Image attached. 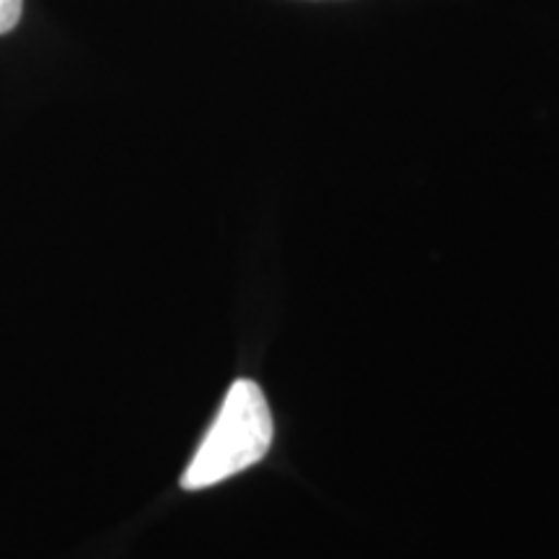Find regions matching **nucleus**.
<instances>
[{"label": "nucleus", "mask_w": 559, "mask_h": 559, "mask_svg": "<svg viewBox=\"0 0 559 559\" xmlns=\"http://www.w3.org/2000/svg\"><path fill=\"white\" fill-rule=\"evenodd\" d=\"M275 425L262 389L241 379L228 389L213 428L202 438L192 464L181 474L185 489H205L260 464L270 451Z\"/></svg>", "instance_id": "obj_1"}, {"label": "nucleus", "mask_w": 559, "mask_h": 559, "mask_svg": "<svg viewBox=\"0 0 559 559\" xmlns=\"http://www.w3.org/2000/svg\"><path fill=\"white\" fill-rule=\"evenodd\" d=\"M24 0H0V34H9L19 24Z\"/></svg>", "instance_id": "obj_2"}]
</instances>
